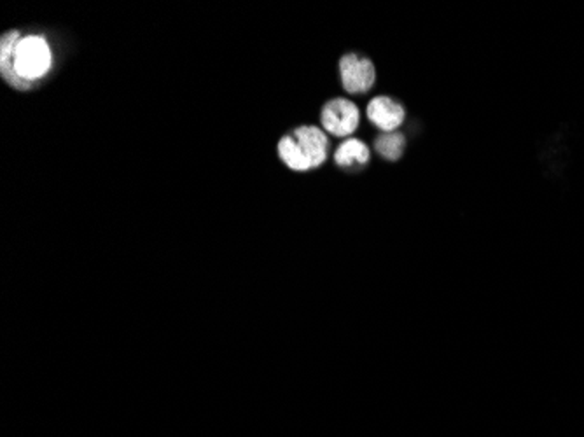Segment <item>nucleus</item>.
Segmentation results:
<instances>
[{"label": "nucleus", "instance_id": "obj_1", "mask_svg": "<svg viewBox=\"0 0 584 437\" xmlns=\"http://www.w3.org/2000/svg\"><path fill=\"white\" fill-rule=\"evenodd\" d=\"M2 77L16 90H28L53 67V51L46 37L5 32L0 43Z\"/></svg>", "mask_w": 584, "mask_h": 437}, {"label": "nucleus", "instance_id": "obj_2", "mask_svg": "<svg viewBox=\"0 0 584 437\" xmlns=\"http://www.w3.org/2000/svg\"><path fill=\"white\" fill-rule=\"evenodd\" d=\"M280 160L294 171H308L324 165L329 141L316 126H299L278 142Z\"/></svg>", "mask_w": 584, "mask_h": 437}, {"label": "nucleus", "instance_id": "obj_3", "mask_svg": "<svg viewBox=\"0 0 584 437\" xmlns=\"http://www.w3.org/2000/svg\"><path fill=\"white\" fill-rule=\"evenodd\" d=\"M320 121L324 130L333 137H346L359 128L361 112L354 102L336 98L324 105L320 112Z\"/></svg>", "mask_w": 584, "mask_h": 437}, {"label": "nucleus", "instance_id": "obj_4", "mask_svg": "<svg viewBox=\"0 0 584 437\" xmlns=\"http://www.w3.org/2000/svg\"><path fill=\"white\" fill-rule=\"evenodd\" d=\"M341 83L346 93H367L376 81V71L369 58L357 53H348L340 60Z\"/></svg>", "mask_w": 584, "mask_h": 437}, {"label": "nucleus", "instance_id": "obj_5", "mask_svg": "<svg viewBox=\"0 0 584 437\" xmlns=\"http://www.w3.org/2000/svg\"><path fill=\"white\" fill-rule=\"evenodd\" d=\"M367 118L384 133L395 131L404 121V107L394 98H373L367 105Z\"/></svg>", "mask_w": 584, "mask_h": 437}, {"label": "nucleus", "instance_id": "obj_6", "mask_svg": "<svg viewBox=\"0 0 584 437\" xmlns=\"http://www.w3.org/2000/svg\"><path fill=\"white\" fill-rule=\"evenodd\" d=\"M335 161L341 169H359L369 161V149L357 139H348L335 152Z\"/></svg>", "mask_w": 584, "mask_h": 437}, {"label": "nucleus", "instance_id": "obj_7", "mask_svg": "<svg viewBox=\"0 0 584 437\" xmlns=\"http://www.w3.org/2000/svg\"><path fill=\"white\" fill-rule=\"evenodd\" d=\"M404 146H406L404 135H403V133H399V131L382 133V135L375 141V149H376V152H378L382 158L390 160V161H397V160L403 156Z\"/></svg>", "mask_w": 584, "mask_h": 437}]
</instances>
